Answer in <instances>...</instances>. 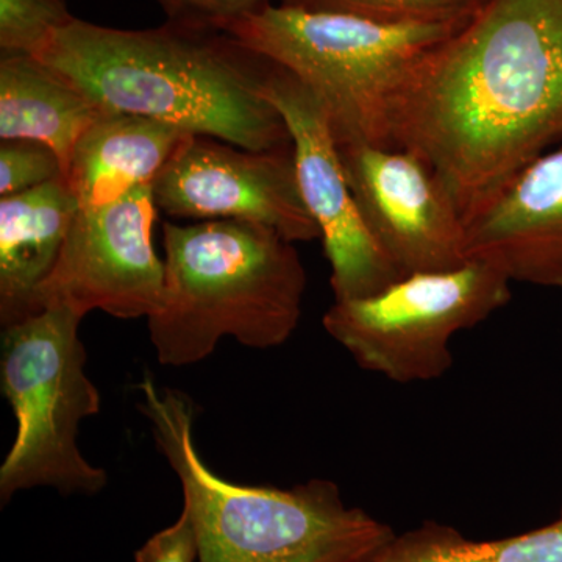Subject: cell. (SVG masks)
<instances>
[{"label":"cell","mask_w":562,"mask_h":562,"mask_svg":"<svg viewBox=\"0 0 562 562\" xmlns=\"http://www.w3.org/2000/svg\"><path fill=\"white\" fill-rule=\"evenodd\" d=\"M168 21L188 27L227 32L272 3L271 0H157Z\"/></svg>","instance_id":"cell-20"},{"label":"cell","mask_w":562,"mask_h":562,"mask_svg":"<svg viewBox=\"0 0 562 562\" xmlns=\"http://www.w3.org/2000/svg\"><path fill=\"white\" fill-rule=\"evenodd\" d=\"M165 286L147 317L162 366L209 358L224 338L250 349L283 346L297 328L306 291L294 243L251 222L162 225Z\"/></svg>","instance_id":"cell-4"},{"label":"cell","mask_w":562,"mask_h":562,"mask_svg":"<svg viewBox=\"0 0 562 562\" xmlns=\"http://www.w3.org/2000/svg\"><path fill=\"white\" fill-rule=\"evenodd\" d=\"M80 205L65 177L0 199V325L38 314L49 279Z\"/></svg>","instance_id":"cell-13"},{"label":"cell","mask_w":562,"mask_h":562,"mask_svg":"<svg viewBox=\"0 0 562 562\" xmlns=\"http://www.w3.org/2000/svg\"><path fill=\"white\" fill-rule=\"evenodd\" d=\"M512 301V280L482 260L450 271L409 273L376 294L333 302L325 331L364 371L395 383L441 379L450 342Z\"/></svg>","instance_id":"cell-7"},{"label":"cell","mask_w":562,"mask_h":562,"mask_svg":"<svg viewBox=\"0 0 562 562\" xmlns=\"http://www.w3.org/2000/svg\"><path fill=\"white\" fill-rule=\"evenodd\" d=\"M199 561L198 538L190 516L181 509L179 519L151 536L135 553V562Z\"/></svg>","instance_id":"cell-21"},{"label":"cell","mask_w":562,"mask_h":562,"mask_svg":"<svg viewBox=\"0 0 562 562\" xmlns=\"http://www.w3.org/2000/svg\"><path fill=\"white\" fill-rule=\"evenodd\" d=\"M465 254L512 283L562 288V149L525 166L465 225Z\"/></svg>","instance_id":"cell-12"},{"label":"cell","mask_w":562,"mask_h":562,"mask_svg":"<svg viewBox=\"0 0 562 562\" xmlns=\"http://www.w3.org/2000/svg\"><path fill=\"white\" fill-rule=\"evenodd\" d=\"M33 57L114 113L165 122L243 149H291L268 98L276 63L224 31L168 21L122 31L74 20Z\"/></svg>","instance_id":"cell-2"},{"label":"cell","mask_w":562,"mask_h":562,"mask_svg":"<svg viewBox=\"0 0 562 562\" xmlns=\"http://www.w3.org/2000/svg\"><path fill=\"white\" fill-rule=\"evenodd\" d=\"M83 317L52 306L2 328L0 390L16 417L13 446L0 465L2 505L35 487L94 495L109 483L77 446L80 422L101 412V394L85 371Z\"/></svg>","instance_id":"cell-6"},{"label":"cell","mask_w":562,"mask_h":562,"mask_svg":"<svg viewBox=\"0 0 562 562\" xmlns=\"http://www.w3.org/2000/svg\"><path fill=\"white\" fill-rule=\"evenodd\" d=\"M386 117L468 225L562 139V0H490L414 63Z\"/></svg>","instance_id":"cell-1"},{"label":"cell","mask_w":562,"mask_h":562,"mask_svg":"<svg viewBox=\"0 0 562 562\" xmlns=\"http://www.w3.org/2000/svg\"><path fill=\"white\" fill-rule=\"evenodd\" d=\"M188 136L165 122L105 111L77 143L66 183L80 209L120 201L154 184Z\"/></svg>","instance_id":"cell-14"},{"label":"cell","mask_w":562,"mask_h":562,"mask_svg":"<svg viewBox=\"0 0 562 562\" xmlns=\"http://www.w3.org/2000/svg\"><path fill=\"white\" fill-rule=\"evenodd\" d=\"M338 149L366 227L403 276L469 261L464 221L427 162L413 151L371 144Z\"/></svg>","instance_id":"cell-11"},{"label":"cell","mask_w":562,"mask_h":562,"mask_svg":"<svg viewBox=\"0 0 562 562\" xmlns=\"http://www.w3.org/2000/svg\"><path fill=\"white\" fill-rule=\"evenodd\" d=\"M269 101L292 139L303 202L321 231L336 302L376 294L403 273L372 238L351 194L330 120L314 92L276 65Z\"/></svg>","instance_id":"cell-10"},{"label":"cell","mask_w":562,"mask_h":562,"mask_svg":"<svg viewBox=\"0 0 562 562\" xmlns=\"http://www.w3.org/2000/svg\"><path fill=\"white\" fill-rule=\"evenodd\" d=\"M138 387L140 413L181 484L198 562H371L394 539L327 480L290 490L227 482L195 446L194 403L151 379Z\"/></svg>","instance_id":"cell-3"},{"label":"cell","mask_w":562,"mask_h":562,"mask_svg":"<svg viewBox=\"0 0 562 562\" xmlns=\"http://www.w3.org/2000/svg\"><path fill=\"white\" fill-rule=\"evenodd\" d=\"M490 0H280L281 5L350 14L383 24H469Z\"/></svg>","instance_id":"cell-17"},{"label":"cell","mask_w":562,"mask_h":562,"mask_svg":"<svg viewBox=\"0 0 562 562\" xmlns=\"http://www.w3.org/2000/svg\"><path fill=\"white\" fill-rule=\"evenodd\" d=\"M65 177L60 158L46 144L9 139L0 144V198L20 194Z\"/></svg>","instance_id":"cell-19"},{"label":"cell","mask_w":562,"mask_h":562,"mask_svg":"<svg viewBox=\"0 0 562 562\" xmlns=\"http://www.w3.org/2000/svg\"><path fill=\"white\" fill-rule=\"evenodd\" d=\"M151 190L158 211L179 220L251 222L294 244L321 238L303 202L292 147L254 151L190 135Z\"/></svg>","instance_id":"cell-9"},{"label":"cell","mask_w":562,"mask_h":562,"mask_svg":"<svg viewBox=\"0 0 562 562\" xmlns=\"http://www.w3.org/2000/svg\"><path fill=\"white\" fill-rule=\"evenodd\" d=\"M371 562H562V516L539 530L472 541L443 525H424L394 539Z\"/></svg>","instance_id":"cell-16"},{"label":"cell","mask_w":562,"mask_h":562,"mask_svg":"<svg viewBox=\"0 0 562 562\" xmlns=\"http://www.w3.org/2000/svg\"><path fill=\"white\" fill-rule=\"evenodd\" d=\"M561 516H562V508H561Z\"/></svg>","instance_id":"cell-22"},{"label":"cell","mask_w":562,"mask_h":562,"mask_svg":"<svg viewBox=\"0 0 562 562\" xmlns=\"http://www.w3.org/2000/svg\"><path fill=\"white\" fill-rule=\"evenodd\" d=\"M76 18L68 0H0L2 55H35Z\"/></svg>","instance_id":"cell-18"},{"label":"cell","mask_w":562,"mask_h":562,"mask_svg":"<svg viewBox=\"0 0 562 562\" xmlns=\"http://www.w3.org/2000/svg\"><path fill=\"white\" fill-rule=\"evenodd\" d=\"M154 184L120 201L80 209L68 238L38 292V310L68 306L117 317H149L160 305L165 261L151 243L158 209Z\"/></svg>","instance_id":"cell-8"},{"label":"cell","mask_w":562,"mask_h":562,"mask_svg":"<svg viewBox=\"0 0 562 562\" xmlns=\"http://www.w3.org/2000/svg\"><path fill=\"white\" fill-rule=\"evenodd\" d=\"M465 25L383 24L269 3L227 32L314 92L338 146L391 147L386 111L395 87Z\"/></svg>","instance_id":"cell-5"},{"label":"cell","mask_w":562,"mask_h":562,"mask_svg":"<svg viewBox=\"0 0 562 562\" xmlns=\"http://www.w3.org/2000/svg\"><path fill=\"white\" fill-rule=\"evenodd\" d=\"M105 110L33 55L0 58V139L49 146L63 172L85 132Z\"/></svg>","instance_id":"cell-15"}]
</instances>
